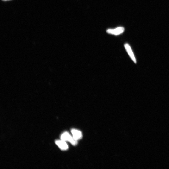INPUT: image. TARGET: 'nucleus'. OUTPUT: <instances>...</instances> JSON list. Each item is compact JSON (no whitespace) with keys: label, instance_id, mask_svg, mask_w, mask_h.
Instances as JSON below:
<instances>
[{"label":"nucleus","instance_id":"1","mask_svg":"<svg viewBox=\"0 0 169 169\" xmlns=\"http://www.w3.org/2000/svg\"><path fill=\"white\" fill-rule=\"evenodd\" d=\"M61 140L69 142L73 145H76L77 143V141L75 140L71 135L67 132L62 134L61 137Z\"/></svg>","mask_w":169,"mask_h":169},{"label":"nucleus","instance_id":"3","mask_svg":"<svg viewBox=\"0 0 169 169\" xmlns=\"http://www.w3.org/2000/svg\"><path fill=\"white\" fill-rule=\"evenodd\" d=\"M125 49L128 54L130 57L135 63H136V60L132 49L128 44H125L124 45Z\"/></svg>","mask_w":169,"mask_h":169},{"label":"nucleus","instance_id":"2","mask_svg":"<svg viewBox=\"0 0 169 169\" xmlns=\"http://www.w3.org/2000/svg\"><path fill=\"white\" fill-rule=\"evenodd\" d=\"M124 29L123 27H120L114 29H109L106 30L107 33L117 35H120L124 32Z\"/></svg>","mask_w":169,"mask_h":169},{"label":"nucleus","instance_id":"4","mask_svg":"<svg viewBox=\"0 0 169 169\" xmlns=\"http://www.w3.org/2000/svg\"><path fill=\"white\" fill-rule=\"evenodd\" d=\"M71 133L73 135V137L75 140L78 141L82 138V134L80 131L73 129L71 130Z\"/></svg>","mask_w":169,"mask_h":169},{"label":"nucleus","instance_id":"5","mask_svg":"<svg viewBox=\"0 0 169 169\" xmlns=\"http://www.w3.org/2000/svg\"><path fill=\"white\" fill-rule=\"evenodd\" d=\"M55 142L56 145L61 150H66L68 149V146L65 141L62 140H57Z\"/></svg>","mask_w":169,"mask_h":169},{"label":"nucleus","instance_id":"6","mask_svg":"<svg viewBox=\"0 0 169 169\" xmlns=\"http://www.w3.org/2000/svg\"><path fill=\"white\" fill-rule=\"evenodd\" d=\"M3 1H10V0H3Z\"/></svg>","mask_w":169,"mask_h":169}]
</instances>
